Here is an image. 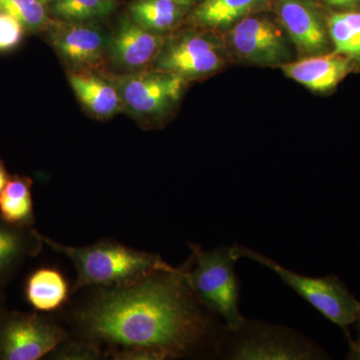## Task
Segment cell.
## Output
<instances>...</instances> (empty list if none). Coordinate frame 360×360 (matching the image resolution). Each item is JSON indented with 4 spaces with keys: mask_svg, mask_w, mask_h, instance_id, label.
Returning a JSON list of instances; mask_svg holds the SVG:
<instances>
[{
    "mask_svg": "<svg viewBox=\"0 0 360 360\" xmlns=\"http://www.w3.org/2000/svg\"><path fill=\"white\" fill-rule=\"evenodd\" d=\"M49 41L70 70H96L108 58L111 33L94 22L52 21Z\"/></svg>",
    "mask_w": 360,
    "mask_h": 360,
    "instance_id": "10",
    "label": "cell"
},
{
    "mask_svg": "<svg viewBox=\"0 0 360 360\" xmlns=\"http://www.w3.org/2000/svg\"><path fill=\"white\" fill-rule=\"evenodd\" d=\"M68 77L78 101L94 117L108 120L124 110L122 96L112 78L92 70H70Z\"/></svg>",
    "mask_w": 360,
    "mask_h": 360,
    "instance_id": "14",
    "label": "cell"
},
{
    "mask_svg": "<svg viewBox=\"0 0 360 360\" xmlns=\"http://www.w3.org/2000/svg\"><path fill=\"white\" fill-rule=\"evenodd\" d=\"M25 28L13 16L0 11V51H8L20 44Z\"/></svg>",
    "mask_w": 360,
    "mask_h": 360,
    "instance_id": "23",
    "label": "cell"
},
{
    "mask_svg": "<svg viewBox=\"0 0 360 360\" xmlns=\"http://www.w3.org/2000/svg\"><path fill=\"white\" fill-rule=\"evenodd\" d=\"M326 6L340 9V11H357L360 8V0H323Z\"/></svg>",
    "mask_w": 360,
    "mask_h": 360,
    "instance_id": "26",
    "label": "cell"
},
{
    "mask_svg": "<svg viewBox=\"0 0 360 360\" xmlns=\"http://www.w3.org/2000/svg\"><path fill=\"white\" fill-rule=\"evenodd\" d=\"M1 305H2V293H1V284H0V314H1Z\"/></svg>",
    "mask_w": 360,
    "mask_h": 360,
    "instance_id": "28",
    "label": "cell"
},
{
    "mask_svg": "<svg viewBox=\"0 0 360 360\" xmlns=\"http://www.w3.org/2000/svg\"><path fill=\"white\" fill-rule=\"evenodd\" d=\"M32 180L11 177L0 193V217L8 224L30 227L34 222L32 193Z\"/></svg>",
    "mask_w": 360,
    "mask_h": 360,
    "instance_id": "19",
    "label": "cell"
},
{
    "mask_svg": "<svg viewBox=\"0 0 360 360\" xmlns=\"http://www.w3.org/2000/svg\"><path fill=\"white\" fill-rule=\"evenodd\" d=\"M233 248L238 259L248 258L271 270L286 285L292 288L326 319L342 329L347 340L352 338L350 328L354 326L359 317L360 302L340 281V277L303 276L246 246L234 245Z\"/></svg>",
    "mask_w": 360,
    "mask_h": 360,
    "instance_id": "5",
    "label": "cell"
},
{
    "mask_svg": "<svg viewBox=\"0 0 360 360\" xmlns=\"http://www.w3.org/2000/svg\"><path fill=\"white\" fill-rule=\"evenodd\" d=\"M25 293L30 307L37 311H56L68 302L70 284L59 270L42 267L28 276Z\"/></svg>",
    "mask_w": 360,
    "mask_h": 360,
    "instance_id": "16",
    "label": "cell"
},
{
    "mask_svg": "<svg viewBox=\"0 0 360 360\" xmlns=\"http://www.w3.org/2000/svg\"><path fill=\"white\" fill-rule=\"evenodd\" d=\"M115 0H53L51 14L63 22H91L115 11Z\"/></svg>",
    "mask_w": 360,
    "mask_h": 360,
    "instance_id": "21",
    "label": "cell"
},
{
    "mask_svg": "<svg viewBox=\"0 0 360 360\" xmlns=\"http://www.w3.org/2000/svg\"><path fill=\"white\" fill-rule=\"evenodd\" d=\"M277 13L300 54L311 56L333 51L328 18L309 0H277Z\"/></svg>",
    "mask_w": 360,
    "mask_h": 360,
    "instance_id": "11",
    "label": "cell"
},
{
    "mask_svg": "<svg viewBox=\"0 0 360 360\" xmlns=\"http://www.w3.org/2000/svg\"><path fill=\"white\" fill-rule=\"evenodd\" d=\"M328 27L333 51L360 65V11L329 14Z\"/></svg>",
    "mask_w": 360,
    "mask_h": 360,
    "instance_id": "20",
    "label": "cell"
},
{
    "mask_svg": "<svg viewBox=\"0 0 360 360\" xmlns=\"http://www.w3.org/2000/svg\"><path fill=\"white\" fill-rule=\"evenodd\" d=\"M87 340L116 348H144L162 360L217 356L225 326L194 295L186 265L160 270L122 288H101L77 312Z\"/></svg>",
    "mask_w": 360,
    "mask_h": 360,
    "instance_id": "1",
    "label": "cell"
},
{
    "mask_svg": "<svg viewBox=\"0 0 360 360\" xmlns=\"http://www.w3.org/2000/svg\"><path fill=\"white\" fill-rule=\"evenodd\" d=\"M124 110L139 120H160L179 103L187 82L168 71L144 70L111 77Z\"/></svg>",
    "mask_w": 360,
    "mask_h": 360,
    "instance_id": "6",
    "label": "cell"
},
{
    "mask_svg": "<svg viewBox=\"0 0 360 360\" xmlns=\"http://www.w3.org/2000/svg\"><path fill=\"white\" fill-rule=\"evenodd\" d=\"M42 243L39 232L0 217V284L13 276L26 258L37 255Z\"/></svg>",
    "mask_w": 360,
    "mask_h": 360,
    "instance_id": "15",
    "label": "cell"
},
{
    "mask_svg": "<svg viewBox=\"0 0 360 360\" xmlns=\"http://www.w3.org/2000/svg\"><path fill=\"white\" fill-rule=\"evenodd\" d=\"M0 11L20 21L28 32L47 30L52 23L41 0H0Z\"/></svg>",
    "mask_w": 360,
    "mask_h": 360,
    "instance_id": "22",
    "label": "cell"
},
{
    "mask_svg": "<svg viewBox=\"0 0 360 360\" xmlns=\"http://www.w3.org/2000/svg\"><path fill=\"white\" fill-rule=\"evenodd\" d=\"M222 65L224 54L217 40L207 33L188 30L165 37L153 68L174 73L188 82L217 72Z\"/></svg>",
    "mask_w": 360,
    "mask_h": 360,
    "instance_id": "9",
    "label": "cell"
},
{
    "mask_svg": "<svg viewBox=\"0 0 360 360\" xmlns=\"http://www.w3.org/2000/svg\"><path fill=\"white\" fill-rule=\"evenodd\" d=\"M165 40L162 33L142 27L129 15L111 32L108 60L125 73L146 70L155 63Z\"/></svg>",
    "mask_w": 360,
    "mask_h": 360,
    "instance_id": "12",
    "label": "cell"
},
{
    "mask_svg": "<svg viewBox=\"0 0 360 360\" xmlns=\"http://www.w3.org/2000/svg\"><path fill=\"white\" fill-rule=\"evenodd\" d=\"M101 349L96 343L87 340L85 343L66 347L58 352L59 359H96L101 356Z\"/></svg>",
    "mask_w": 360,
    "mask_h": 360,
    "instance_id": "24",
    "label": "cell"
},
{
    "mask_svg": "<svg viewBox=\"0 0 360 360\" xmlns=\"http://www.w3.org/2000/svg\"><path fill=\"white\" fill-rule=\"evenodd\" d=\"M40 238L75 265L77 281L73 291L86 286L122 288L172 266L160 255L134 250L115 241L101 240L84 248H75L60 245L41 234Z\"/></svg>",
    "mask_w": 360,
    "mask_h": 360,
    "instance_id": "2",
    "label": "cell"
},
{
    "mask_svg": "<svg viewBox=\"0 0 360 360\" xmlns=\"http://www.w3.org/2000/svg\"><path fill=\"white\" fill-rule=\"evenodd\" d=\"M354 328L355 331H356V336L347 340L348 345H349V352H348L347 359L349 360H360V312L356 321L354 324Z\"/></svg>",
    "mask_w": 360,
    "mask_h": 360,
    "instance_id": "25",
    "label": "cell"
},
{
    "mask_svg": "<svg viewBox=\"0 0 360 360\" xmlns=\"http://www.w3.org/2000/svg\"><path fill=\"white\" fill-rule=\"evenodd\" d=\"M65 340L63 329L37 314H0V360H39Z\"/></svg>",
    "mask_w": 360,
    "mask_h": 360,
    "instance_id": "7",
    "label": "cell"
},
{
    "mask_svg": "<svg viewBox=\"0 0 360 360\" xmlns=\"http://www.w3.org/2000/svg\"><path fill=\"white\" fill-rule=\"evenodd\" d=\"M226 39L232 52L251 65L281 66L292 58L288 33L266 16H246L229 30Z\"/></svg>",
    "mask_w": 360,
    "mask_h": 360,
    "instance_id": "8",
    "label": "cell"
},
{
    "mask_svg": "<svg viewBox=\"0 0 360 360\" xmlns=\"http://www.w3.org/2000/svg\"><path fill=\"white\" fill-rule=\"evenodd\" d=\"M231 360L329 359L314 340L290 328L248 321L236 329L225 328L219 355Z\"/></svg>",
    "mask_w": 360,
    "mask_h": 360,
    "instance_id": "4",
    "label": "cell"
},
{
    "mask_svg": "<svg viewBox=\"0 0 360 360\" xmlns=\"http://www.w3.org/2000/svg\"><path fill=\"white\" fill-rule=\"evenodd\" d=\"M182 1H186V4H191H191H194V2L196 1V0H182Z\"/></svg>",
    "mask_w": 360,
    "mask_h": 360,
    "instance_id": "29",
    "label": "cell"
},
{
    "mask_svg": "<svg viewBox=\"0 0 360 360\" xmlns=\"http://www.w3.org/2000/svg\"><path fill=\"white\" fill-rule=\"evenodd\" d=\"M264 0H205L194 11L196 25L217 30H229L250 15Z\"/></svg>",
    "mask_w": 360,
    "mask_h": 360,
    "instance_id": "18",
    "label": "cell"
},
{
    "mask_svg": "<svg viewBox=\"0 0 360 360\" xmlns=\"http://www.w3.org/2000/svg\"><path fill=\"white\" fill-rule=\"evenodd\" d=\"M42 2H51L53 1V0H41Z\"/></svg>",
    "mask_w": 360,
    "mask_h": 360,
    "instance_id": "30",
    "label": "cell"
},
{
    "mask_svg": "<svg viewBox=\"0 0 360 360\" xmlns=\"http://www.w3.org/2000/svg\"><path fill=\"white\" fill-rule=\"evenodd\" d=\"M9 179H11V176L7 172L6 165H4V161L0 160V193L4 191Z\"/></svg>",
    "mask_w": 360,
    "mask_h": 360,
    "instance_id": "27",
    "label": "cell"
},
{
    "mask_svg": "<svg viewBox=\"0 0 360 360\" xmlns=\"http://www.w3.org/2000/svg\"><path fill=\"white\" fill-rule=\"evenodd\" d=\"M191 257L186 264V277L198 302L217 315L225 328L236 329L245 321L239 309L240 283L236 272L238 258L233 245L212 250L191 245Z\"/></svg>",
    "mask_w": 360,
    "mask_h": 360,
    "instance_id": "3",
    "label": "cell"
},
{
    "mask_svg": "<svg viewBox=\"0 0 360 360\" xmlns=\"http://www.w3.org/2000/svg\"><path fill=\"white\" fill-rule=\"evenodd\" d=\"M360 66L352 59L331 51L305 56L281 65L284 75L315 92H329Z\"/></svg>",
    "mask_w": 360,
    "mask_h": 360,
    "instance_id": "13",
    "label": "cell"
},
{
    "mask_svg": "<svg viewBox=\"0 0 360 360\" xmlns=\"http://www.w3.org/2000/svg\"><path fill=\"white\" fill-rule=\"evenodd\" d=\"M189 6L182 0H134L129 16L142 27L163 33L179 25Z\"/></svg>",
    "mask_w": 360,
    "mask_h": 360,
    "instance_id": "17",
    "label": "cell"
}]
</instances>
